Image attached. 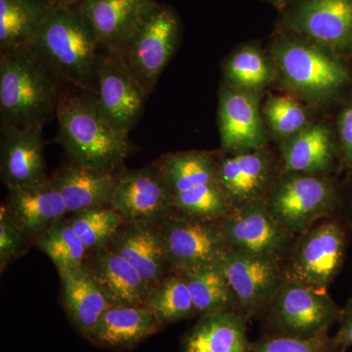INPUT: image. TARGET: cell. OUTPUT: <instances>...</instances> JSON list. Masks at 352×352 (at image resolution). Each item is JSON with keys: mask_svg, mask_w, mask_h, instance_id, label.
Masks as SVG:
<instances>
[{"mask_svg": "<svg viewBox=\"0 0 352 352\" xmlns=\"http://www.w3.org/2000/svg\"><path fill=\"white\" fill-rule=\"evenodd\" d=\"M266 50L276 67V85L316 112L340 107L352 90L351 62L325 44L274 31Z\"/></svg>", "mask_w": 352, "mask_h": 352, "instance_id": "1", "label": "cell"}, {"mask_svg": "<svg viewBox=\"0 0 352 352\" xmlns=\"http://www.w3.org/2000/svg\"><path fill=\"white\" fill-rule=\"evenodd\" d=\"M27 47L60 82L96 94L100 44L80 6L53 7Z\"/></svg>", "mask_w": 352, "mask_h": 352, "instance_id": "2", "label": "cell"}, {"mask_svg": "<svg viewBox=\"0 0 352 352\" xmlns=\"http://www.w3.org/2000/svg\"><path fill=\"white\" fill-rule=\"evenodd\" d=\"M56 118L59 141L71 161L105 173L122 170L131 150L129 138L104 117L95 94H60Z\"/></svg>", "mask_w": 352, "mask_h": 352, "instance_id": "3", "label": "cell"}, {"mask_svg": "<svg viewBox=\"0 0 352 352\" xmlns=\"http://www.w3.org/2000/svg\"><path fill=\"white\" fill-rule=\"evenodd\" d=\"M59 82L29 48L1 52V126L43 129L56 117Z\"/></svg>", "mask_w": 352, "mask_h": 352, "instance_id": "4", "label": "cell"}, {"mask_svg": "<svg viewBox=\"0 0 352 352\" xmlns=\"http://www.w3.org/2000/svg\"><path fill=\"white\" fill-rule=\"evenodd\" d=\"M182 22L168 4L148 0L138 24L124 43L110 53L151 94L179 43Z\"/></svg>", "mask_w": 352, "mask_h": 352, "instance_id": "5", "label": "cell"}, {"mask_svg": "<svg viewBox=\"0 0 352 352\" xmlns=\"http://www.w3.org/2000/svg\"><path fill=\"white\" fill-rule=\"evenodd\" d=\"M219 153L193 150L170 153L157 162L173 192L176 212L219 220L232 210L219 186Z\"/></svg>", "mask_w": 352, "mask_h": 352, "instance_id": "6", "label": "cell"}, {"mask_svg": "<svg viewBox=\"0 0 352 352\" xmlns=\"http://www.w3.org/2000/svg\"><path fill=\"white\" fill-rule=\"evenodd\" d=\"M351 226L342 214L317 222L296 236L283 266L286 279L328 292L344 267Z\"/></svg>", "mask_w": 352, "mask_h": 352, "instance_id": "7", "label": "cell"}, {"mask_svg": "<svg viewBox=\"0 0 352 352\" xmlns=\"http://www.w3.org/2000/svg\"><path fill=\"white\" fill-rule=\"evenodd\" d=\"M265 203L275 219L296 237L320 220L342 214V187L336 176L281 171Z\"/></svg>", "mask_w": 352, "mask_h": 352, "instance_id": "8", "label": "cell"}, {"mask_svg": "<svg viewBox=\"0 0 352 352\" xmlns=\"http://www.w3.org/2000/svg\"><path fill=\"white\" fill-rule=\"evenodd\" d=\"M340 309L328 292H319L285 278L270 305L259 315L264 333L312 338L330 332Z\"/></svg>", "mask_w": 352, "mask_h": 352, "instance_id": "9", "label": "cell"}, {"mask_svg": "<svg viewBox=\"0 0 352 352\" xmlns=\"http://www.w3.org/2000/svg\"><path fill=\"white\" fill-rule=\"evenodd\" d=\"M173 272L217 265L228 251L219 220L175 212L157 226Z\"/></svg>", "mask_w": 352, "mask_h": 352, "instance_id": "10", "label": "cell"}, {"mask_svg": "<svg viewBox=\"0 0 352 352\" xmlns=\"http://www.w3.org/2000/svg\"><path fill=\"white\" fill-rule=\"evenodd\" d=\"M219 222L231 251L281 263L296 239L271 214L265 201L232 208Z\"/></svg>", "mask_w": 352, "mask_h": 352, "instance_id": "11", "label": "cell"}, {"mask_svg": "<svg viewBox=\"0 0 352 352\" xmlns=\"http://www.w3.org/2000/svg\"><path fill=\"white\" fill-rule=\"evenodd\" d=\"M274 31L314 39L352 63V0H291L279 13Z\"/></svg>", "mask_w": 352, "mask_h": 352, "instance_id": "12", "label": "cell"}, {"mask_svg": "<svg viewBox=\"0 0 352 352\" xmlns=\"http://www.w3.org/2000/svg\"><path fill=\"white\" fill-rule=\"evenodd\" d=\"M109 206L122 215L124 223L154 226L175 210L170 185L156 164L118 171Z\"/></svg>", "mask_w": 352, "mask_h": 352, "instance_id": "13", "label": "cell"}, {"mask_svg": "<svg viewBox=\"0 0 352 352\" xmlns=\"http://www.w3.org/2000/svg\"><path fill=\"white\" fill-rule=\"evenodd\" d=\"M237 302L238 312L251 320L270 305L285 280L282 263L228 250L217 264Z\"/></svg>", "mask_w": 352, "mask_h": 352, "instance_id": "14", "label": "cell"}, {"mask_svg": "<svg viewBox=\"0 0 352 352\" xmlns=\"http://www.w3.org/2000/svg\"><path fill=\"white\" fill-rule=\"evenodd\" d=\"M279 155L270 147L227 155L220 153L217 178L231 208L265 201L281 173Z\"/></svg>", "mask_w": 352, "mask_h": 352, "instance_id": "15", "label": "cell"}, {"mask_svg": "<svg viewBox=\"0 0 352 352\" xmlns=\"http://www.w3.org/2000/svg\"><path fill=\"white\" fill-rule=\"evenodd\" d=\"M263 96L221 82L217 107L221 153L239 154L267 147L270 138L261 113Z\"/></svg>", "mask_w": 352, "mask_h": 352, "instance_id": "16", "label": "cell"}, {"mask_svg": "<svg viewBox=\"0 0 352 352\" xmlns=\"http://www.w3.org/2000/svg\"><path fill=\"white\" fill-rule=\"evenodd\" d=\"M282 173L336 176L342 166L335 124L315 119L294 138L278 145Z\"/></svg>", "mask_w": 352, "mask_h": 352, "instance_id": "17", "label": "cell"}, {"mask_svg": "<svg viewBox=\"0 0 352 352\" xmlns=\"http://www.w3.org/2000/svg\"><path fill=\"white\" fill-rule=\"evenodd\" d=\"M147 91L113 57L100 55L97 73V103L104 117L122 135L129 138L135 126Z\"/></svg>", "mask_w": 352, "mask_h": 352, "instance_id": "18", "label": "cell"}, {"mask_svg": "<svg viewBox=\"0 0 352 352\" xmlns=\"http://www.w3.org/2000/svg\"><path fill=\"white\" fill-rule=\"evenodd\" d=\"M7 189L8 197L3 206L30 240H36L68 214L63 198L50 178L30 184L11 185Z\"/></svg>", "mask_w": 352, "mask_h": 352, "instance_id": "19", "label": "cell"}, {"mask_svg": "<svg viewBox=\"0 0 352 352\" xmlns=\"http://www.w3.org/2000/svg\"><path fill=\"white\" fill-rule=\"evenodd\" d=\"M111 305H145L152 287L129 261L108 245L88 254L85 263Z\"/></svg>", "mask_w": 352, "mask_h": 352, "instance_id": "20", "label": "cell"}, {"mask_svg": "<svg viewBox=\"0 0 352 352\" xmlns=\"http://www.w3.org/2000/svg\"><path fill=\"white\" fill-rule=\"evenodd\" d=\"M164 328L145 305H111L102 314L87 340L110 351H131Z\"/></svg>", "mask_w": 352, "mask_h": 352, "instance_id": "21", "label": "cell"}, {"mask_svg": "<svg viewBox=\"0 0 352 352\" xmlns=\"http://www.w3.org/2000/svg\"><path fill=\"white\" fill-rule=\"evenodd\" d=\"M0 170L6 186L46 179L43 129L1 126Z\"/></svg>", "mask_w": 352, "mask_h": 352, "instance_id": "22", "label": "cell"}, {"mask_svg": "<svg viewBox=\"0 0 352 352\" xmlns=\"http://www.w3.org/2000/svg\"><path fill=\"white\" fill-rule=\"evenodd\" d=\"M108 247L129 261L153 289L168 275L170 266L157 226L124 223Z\"/></svg>", "mask_w": 352, "mask_h": 352, "instance_id": "23", "label": "cell"}, {"mask_svg": "<svg viewBox=\"0 0 352 352\" xmlns=\"http://www.w3.org/2000/svg\"><path fill=\"white\" fill-rule=\"evenodd\" d=\"M250 319L236 311L203 315L182 342V352H249Z\"/></svg>", "mask_w": 352, "mask_h": 352, "instance_id": "24", "label": "cell"}, {"mask_svg": "<svg viewBox=\"0 0 352 352\" xmlns=\"http://www.w3.org/2000/svg\"><path fill=\"white\" fill-rule=\"evenodd\" d=\"M116 175L117 173L94 170L69 160L50 179L71 214L109 206Z\"/></svg>", "mask_w": 352, "mask_h": 352, "instance_id": "25", "label": "cell"}, {"mask_svg": "<svg viewBox=\"0 0 352 352\" xmlns=\"http://www.w3.org/2000/svg\"><path fill=\"white\" fill-rule=\"evenodd\" d=\"M58 272L65 310L78 332L87 339L111 303L85 264Z\"/></svg>", "mask_w": 352, "mask_h": 352, "instance_id": "26", "label": "cell"}, {"mask_svg": "<svg viewBox=\"0 0 352 352\" xmlns=\"http://www.w3.org/2000/svg\"><path fill=\"white\" fill-rule=\"evenodd\" d=\"M148 0H85L80 7L94 28L100 48L113 53L138 24Z\"/></svg>", "mask_w": 352, "mask_h": 352, "instance_id": "27", "label": "cell"}, {"mask_svg": "<svg viewBox=\"0 0 352 352\" xmlns=\"http://www.w3.org/2000/svg\"><path fill=\"white\" fill-rule=\"evenodd\" d=\"M221 69L224 85L248 94H264L268 87L276 85L274 61L258 41L236 47L224 59Z\"/></svg>", "mask_w": 352, "mask_h": 352, "instance_id": "28", "label": "cell"}, {"mask_svg": "<svg viewBox=\"0 0 352 352\" xmlns=\"http://www.w3.org/2000/svg\"><path fill=\"white\" fill-rule=\"evenodd\" d=\"M50 0H0V50L27 47L52 10Z\"/></svg>", "mask_w": 352, "mask_h": 352, "instance_id": "29", "label": "cell"}, {"mask_svg": "<svg viewBox=\"0 0 352 352\" xmlns=\"http://www.w3.org/2000/svg\"><path fill=\"white\" fill-rule=\"evenodd\" d=\"M264 124L277 145L300 133L316 118V111L288 94H268L261 104Z\"/></svg>", "mask_w": 352, "mask_h": 352, "instance_id": "30", "label": "cell"}, {"mask_svg": "<svg viewBox=\"0 0 352 352\" xmlns=\"http://www.w3.org/2000/svg\"><path fill=\"white\" fill-rule=\"evenodd\" d=\"M186 279L199 317L219 312H238L237 302L217 265L182 273Z\"/></svg>", "mask_w": 352, "mask_h": 352, "instance_id": "31", "label": "cell"}, {"mask_svg": "<svg viewBox=\"0 0 352 352\" xmlns=\"http://www.w3.org/2000/svg\"><path fill=\"white\" fill-rule=\"evenodd\" d=\"M145 307L154 312L164 327L197 315L186 279L177 272L166 275L152 289Z\"/></svg>", "mask_w": 352, "mask_h": 352, "instance_id": "32", "label": "cell"}, {"mask_svg": "<svg viewBox=\"0 0 352 352\" xmlns=\"http://www.w3.org/2000/svg\"><path fill=\"white\" fill-rule=\"evenodd\" d=\"M34 243L54 263L58 270L80 267L85 264L89 254L66 217L46 229Z\"/></svg>", "mask_w": 352, "mask_h": 352, "instance_id": "33", "label": "cell"}, {"mask_svg": "<svg viewBox=\"0 0 352 352\" xmlns=\"http://www.w3.org/2000/svg\"><path fill=\"white\" fill-rule=\"evenodd\" d=\"M68 219L88 252L108 245L124 224L122 215L111 206L75 212Z\"/></svg>", "mask_w": 352, "mask_h": 352, "instance_id": "34", "label": "cell"}, {"mask_svg": "<svg viewBox=\"0 0 352 352\" xmlns=\"http://www.w3.org/2000/svg\"><path fill=\"white\" fill-rule=\"evenodd\" d=\"M249 352H344L335 344L330 333L312 338H295L288 336L263 333L250 344Z\"/></svg>", "mask_w": 352, "mask_h": 352, "instance_id": "35", "label": "cell"}, {"mask_svg": "<svg viewBox=\"0 0 352 352\" xmlns=\"http://www.w3.org/2000/svg\"><path fill=\"white\" fill-rule=\"evenodd\" d=\"M30 240L20 227L14 222L7 212L6 207L1 206L0 210V268L1 272L6 270L13 259L20 256L25 243Z\"/></svg>", "mask_w": 352, "mask_h": 352, "instance_id": "36", "label": "cell"}, {"mask_svg": "<svg viewBox=\"0 0 352 352\" xmlns=\"http://www.w3.org/2000/svg\"><path fill=\"white\" fill-rule=\"evenodd\" d=\"M335 120L336 131L339 139L342 166L352 170V90L340 104Z\"/></svg>", "mask_w": 352, "mask_h": 352, "instance_id": "37", "label": "cell"}, {"mask_svg": "<svg viewBox=\"0 0 352 352\" xmlns=\"http://www.w3.org/2000/svg\"><path fill=\"white\" fill-rule=\"evenodd\" d=\"M338 324L339 328L333 337V340L342 351L346 352L352 346V300H349L346 307L340 309Z\"/></svg>", "mask_w": 352, "mask_h": 352, "instance_id": "38", "label": "cell"}, {"mask_svg": "<svg viewBox=\"0 0 352 352\" xmlns=\"http://www.w3.org/2000/svg\"><path fill=\"white\" fill-rule=\"evenodd\" d=\"M342 215L349 222L352 228V170L349 171L346 187H342Z\"/></svg>", "mask_w": 352, "mask_h": 352, "instance_id": "39", "label": "cell"}, {"mask_svg": "<svg viewBox=\"0 0 352 352\" xmlns=\"http://www.w3.org/2000/svg\"><path fill=\"white\" fill-rule=\"evenodd\" d=\"M55 6H80L85 0H50Z\"/></svg>", "mask_w": 352, "mask_h": 352, "instance_id": "40", "label": "cell"}, {"mask_svg": "<svg viewBox=\"0 0 352 352\" xmlns=\"http://www.w3.org/2000/svg\"><path fill=\"white\" fill-rule=\"evenodd\" d=\"M263 1L267 2V3L271 4L274 8H276L278 11L282 12L291 0H263Z\"/></svg>", "mask_w": 352, "mask_h": 352, "instance_id": "41", "label": "cell"}]
</instances>
